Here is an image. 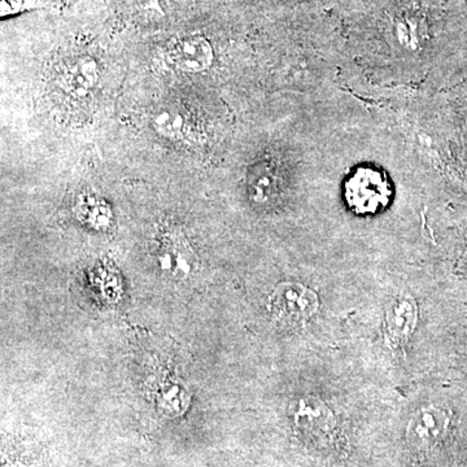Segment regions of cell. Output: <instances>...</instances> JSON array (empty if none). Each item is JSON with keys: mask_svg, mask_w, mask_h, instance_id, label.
Here are the masks:
<instances>
[{"mask_svg": "<svg viewBox=\"0 0 467 467\" xmlns=\"http://www.w3.org/2000/svg\"><path fill=\"white\" fill-rule=\"evenodd\" d=\"M318 308V295L306 285L294 282L276 285L267 301V309L273 319L288 327L306 324Z\"/></svg>", "mask_w": 467, "mask_h": 467, "instance_id": "cell-1", "label": "cell"}, {"mask_svg": "<svg viewBox=\"0 0 467 467\" xmlns=\"http://www.w3.org/2000/svg\"><path fill=\"white\" fill-rule=\"evenodd\" d=\"M450 417L441 409H420L409 420L407 439L409 447L420 454L430 453L447 436Z\"/></svg>", "mask_w": 467, "mask_h": 467, "instance_id": "cell-2", "label": "cell"}, {"mask_svg": "<svg viewBox=\"0 0 467 467\" xmlns=\"http://www.w3.org/2000/svg\"><path fill=\"white\" fill-rule=\"evenodd\" d=\"M292 418L300 434L309 441H325L335 429L333 411L321 399L313 396H306L296 402Z\"/></svg>", "mask_w": 467, "mask_h": 467, "instance_id": "cell-3", "label": "cell"}, {"mask_svg": "<svg viewBox=\"0 0 467 467\" xmlns=\"http://www.w3.org/2000/svg\"><path fill=\"white\" fill-rule=\"evenodd\" d=\"M169 57L183 72H204L214 60L213 47L202 36H183L171 45Z\"/></svg>", "mask_w": 467, "mask_h": 467, "instance_id": "cell-4", "label": "cell"}, {"mask_svg": "<svg viewBox=\"0 0 467 467\" xmlns=\"http://www.w3.org/2000/svg\"><path fill=\"white\" fill-rule=\"evenodd\" d=\"M418 321V308L416 301L411 297H400L393 301L386 313L384 335L389 347L396 348L407 343L413 334Z\"/></svg>", "mask_w": 467, "mask_h": 467, "instance_id": "cell-5", "label": "cell"}, {"mask_svg": "<svg viewBox=\"0 0 467 467\" xmlns=\"http://www.w3.org/2000/svg\"><path fill=\"white\" fill-rule=\"evenodd\" d=\"M192 124L190 113L175 101L161 104L153 115V126L156 130L169 140L180 142L193 140L196 131Z\"/></svg>", "mask_w": 467, "mask_h": 467, "instance_id": "cell-6", "label": "cell"}, {"mask_svg": "<svg viewBox=\"0 0 467 467\" xmlns=\"http://www.w3.org/2000/svg\"><path fill=\"white\" fill-rule=\"evenodd\" d=\"M99 64L90 55H79L67 64L64 86L76 98H85L99 82Z\"/></svg>", "mask_w": 467, "mask_h": 467, "instance_id": "cell-7", "label": "cell"}, {"mask_svg": "<svg viewBox=\"0 0 467 467\" xmlns=\"http://www.w3.org/2000/svg\"><path fill=\"white\" fill-rule=\"evenodd\" d=\"M348 202L358 213H376L389 202V192L379 178L362 177L352 181Z\"/></svg>", "mask_w": 467, "mask_h": 467, "instance_id": "cell-8", "label": "cell"}, {"mask_svg": "<svg viewBox=\"0 0 467 467\" xmlns=\"http://www.w3.org/2000/svg\"><path fill=\"white\" fill-rule=\"evenodd\" d=\"M159 261L160 266L164 270L190 273L192 269L193 254L184 242L183 236L171 235L160 247Z\"/></svg>", "mask_w": 467, "mask_h": 467, "instance_id": "cell-9", "label": "cell"}, {"mask_svg": "<svg viewBox=\"0 0 467 467\" xmlns=\"http://www.w3.org/2000/svg\"><path fill=\"white\" fill-rule=\"evenodd\" d=\"M57 0H0V16L3 20L18 16L24 12L39 11V9L57 8Z\"/></svg>", "mask_w": 467, "mask_h": 467, "instance_id": "cell-10", "label": "cell"}, {"mask_svg": "<svg viewBox=\"0 0 467 467\" xmlns=\"http://www.w3.org/2000/svg\"><path fill=\"white\" fill-rule=\"evenodd\" d=\"M273 189V177L266 169L252 174L251 192L254 201L265 202Z\"/></svg>", "mask_w": 467, "mask_h": 467, "instance_id": "cell-11", "label": "cell"}]
</instances>
